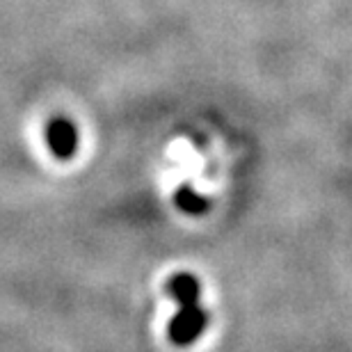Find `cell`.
<instances>
[{
    "label": "cell",
    "instance_id": "1",
    "mask_svg": "<svg viewBox=\"0 0 352 352\" xmlns=\"http://www.w3.org/2000/svg\"><path fill=\"white\" fill-rule=\"evenodd\" d=\"M199 281L190 272H176L167 281V295L179 305V314L167 325V336L176 348H186L199 339L210 316L199 305Z\"/></svg>",
    "mask_w": 352,
    "mask_h": 352
}]
</instances>
